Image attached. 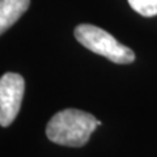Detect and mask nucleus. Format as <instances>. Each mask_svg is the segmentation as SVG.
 Segmentation results:
<instances>
[{"label":"nucleus","mask_w":157,"mask_h":157,"mask_svg":"<svg viewBox=\"0 0 157 157\" xmlns=\"http://www.w3.org/2000/svg\"><path fill=\"white\" fill-rule=\"evenodd\" d=\"M75 37L88 50L118 64H128L135 60V54L131 48L122 45L110 33L98 26L81 24L75 29Z\"/></svg>","instance_id":"2"},{"label":"nucleus","mask_w":157,"mask_h":157,"mask_svg":"<svg viewBox=\"0 0 157 157\" xmlns=\"http://www.w3.org/2000/svg\"><path fill=\"white\" fill-rule=\"evenodd\" d=\"M128 4L141 16L153 17L157 14V0H128Z\"/></svg>","instance_id":"5"},{"label":"nucleus","mask_w":157,"mask_h":157,"mask_svg":"<svg viewBox=\"0 0 157 157\" xmlns=\"http://www.w3.org/2000/svg\"><path fill=\"white\" fill-rule=\"evenodd\" d=\"M101 122L89 113L66 109L56 113L47 123L46 135L52 143L66 147H82Z\"/></svg>","instance_id":"1"},{"label":"nucleus","mask_w":157,"mask_h":157,"mask_svg":"<svg viewBox=\"0 0 157 157\" xmlns=\"http://www.w3.org/2000/svg\"><path fill=\"white\" fill-rule=\"evenodd\" d=\"M25 92V81L18 73L8 72L0 77V126L8 127L16 119Z\"/></svg>","instance_id":"3"},{"label":"nucleus","mask_w":157,"mask_h":157,"mask_svg":"<svg viewBox=\"0 0 157 157\" xmlns=\"http://www.w3.org/2000/svg\"><path fill=\"white\" fill-rule=\"evenodd\" d=\"M30 0H0V36L28 11Z\"/></svg>","instance_id":"4"}]
</instances>
